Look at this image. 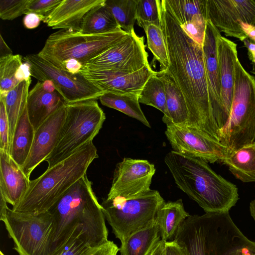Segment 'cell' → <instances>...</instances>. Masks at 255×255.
I'll list each match as a JSON object with an SVG mask.
<instances>
[{
  "mask_svg": "<svg viewBox=\"0 0 255 255\" xmlns=\"http://www.w3.org/2000/svg\"><path fill=\"white\" fill-rule=\"evenodd\" d=\"M66 104L57 91L48 92L44 89L42 82L38 81L29 92L26 104L29 119L34 130Z\"/></svg>",
  "mask_w": 255,
  "mask_h": 255,
  "instance_id": "603a6c76",
  "label": "cell"
},
{
  "mask_svg": "<svg viewBox=\"0 0 255 255\" xmlns=\"http://www.w3.org/2000/svg\"><path fill=\"white\" fill-rule=\"evenodd\" d=\"M190 215L185 211L182 199L164 202L157 211L155 218L161 239L173 241L179 228Z\"/></svg>",
  "mask_w": 255,
  "mask_h": 255,
  "instance_id": "d4e9b609",
  "label": "cell"
},
{
  "mask_svg": "<svg viewBox=\"0 0 255 255\" xmlns=\"http://www.w3.org/2000/svg\"><path fill=\"white\" fill-rule=\"evenodd\" d=\"M22 62V57L19 54L0 58V97H4L19 83L15 75Z\"/></svg>",
  "mask_w": 255,
  "mask_h": 255,
  "instance_id": "e575fe53",
  "label": "cell"
},
{
  "mask_svg": "<svg viewBox=\"0 0 255 255\" xmlns=\"http://www.w3.org/2000/svg\"><path fill=\"white\" fill-rule=\"evenodd\" d=\"M139 103L153 107L167 114L164 86L156 72L151 75L144 84L139 96Z\"/></svg>",
  "mask_w": 255,
  "mask_h": 255,
  "instance_id": "1f68e13d",
  "label": "cell"
},
{
  "mask_svg": "<svg viewBox=\"0 0 255 255\" xmlns=\"http://www.w3.org/2000/svg\"><path fill=\"white\" fill-rule=\"evenodd\" d=\"M164 161L177 187L205 213L229 212L237 202L236 186L217 174L204 160L172 150Z\"/></svg>",
  "mask_w": 255,
  "mask_h": 255,
  "instance_id": "277c9868",
  "label": "cell"
},
{
  "mask_svg": "<svg viewBox=\"0 0 255 255\" xmlns=\"http://www.w3.org/2000/svg\"><path fill=\"white\" fill-rule=\"evenodd\" d=\"M248 55L253 65V70L251 72L255 74V52L248 51Z\"/></svg>",
  "mask_w": 255,
  "mask_h": 255,
  "instance_id": "f5cc1de1",
  "label": "cell"
},
{
  "mask_svg": "<svg viewBox=\"0 0 255 255\" xmlns=\"http://www.w3.org/2000/svg\"><path fill=\"white\" fill-rule=\"evenodd\" d=\"M165 255H187L185 250L175 241H165Z\"/></svg>",
  "mask_w": 255,
  "mask_h": 255,
  "instance_id": "f6af8a7d",
  "label": "cell"
},
{
  "mask_svg": "<svg viewBox=\"0 0 255 255\" xmlns=\"http://www.w3.org/2000/svg\"><path fill=\"white\" fill-rule=\"evenodd\" d=\"M164 200L155 190L136 197H115L103 199L101 204L105 219L121 242L132 233L152 224Z\"/></svg>",
  "mask_w": 255,
  "mask_h": 255,
  "instance_id": "9c48e42d",
  "label": "cell"
},
{
  "mask_svg": "<svg viewBox=\"0 0 255 255\" xmlns=\"http://www.w3.org/2000/svg\"><path fill=\"white\" fill-rule=\"evenodd\" d=\"M65 118L55 148L46 158L48 168L64 160L93 141L106 120L96 100L66 104Z\"/></svg>",
  "mask_w": 255,
  "mask_h": 255,
  "instance_id": "52a82bcc",
  "label": "cell"
},
{
  "mask_svg": "<svg viewBox=\"0 0 255 255\" xmlns=\"http://www.w3.org/2000/svg\"><path fill=\"white\" fill-rule=\"evenodd\" d=\"M63 0H30L25 14L35 13L41 16L44 22L46 17L62 2Z\"/></svg>",
  "mask_w": 255,
  "mask_h": 255,
  "instance_id": "74e56055",
  "label": "cell"
},
{
  "mask_svg": "<svg viewBox=\"0 0 255 255\" xmlns=\"http://www.w3.org/2000/svg\"><path fill=\"white\" fill-rule=\"evenodd\" d=\"M83 65L75 59H70L64 61L61 69L68 71L73 74H79Z\"/></svg>",
  "mask_w": 255,
  "mask_h": 255,
  "instance_id": "b9f144b4",
  "label": "cell"
},
{
  "mask_svg": "<svg viewBox=\"0 0 255 255\" xmlns=\"http://www.w3.org/2000/svg\"><path fill=\"white\" fill-rule=\"evenodd\" d=\"M30 180L10 154L0 150V193L15 206L28 189Z\"/></svg>",
  "mask_w": 255,
  "mask_h": 255,
  "instance_id": "7402d4cb",
  "label": "cell"
},
{
  "mask_svg": "<svg viewBox=\"0 0 255 255\" xmlns=\"http://www.w3.org/2000/svg\"><path fill=\"white\" fill-rule=\"evenodd\" d=\"M240 25L247 37L255 43V26L244 22H241Z\"/></svg>",
  "mask_w": 255,
  "mask_h": 255,
  "instance_id": "bcb514c9",
  "label": "cell"
},
{
  "mask_svg": "<svg viewBox=\"0 0 255 255\" xmlns=\"http://www.w3.org/2000/svg\"><path fill=\"white\" fill-rule=\"evenodd\" d=\"M136 20L144 30L149 25L161 27L159 0H136Z\"/></svg>",
  "mask_w": 255,
  "mask_h": 255,
  "instance_id": "d590c367",
  "label": "cell"
},
{
  "mask_svg": "<svg viewBox=\"0 0 255 255\" xmlns=\"http://www.w3.org/2000/svg\"><path fill=\"white\" fill-rule=\"evenodd\" d=\"M92 185L86 174L48 210L54 219L50 255H58L78 238L92 248L108 241L106 219Z\"/></svg>",
  "mask_w": 255,
  "mask_h": 255,
  "instance_id": "7a4b0ae2",
  "label": "cell"
},
{
  "mask_svg": "<svg viewBox=\"0 0 255 255\" xmlns=\"http://www.w3.org/2000/svg\"><path fill=\"white\" fill-rule=\"evenodd\" d=\"M148 48L153 56V60L159 62V71L166 70L169 65L167 47L161 27L149 25L144 30Z\"/></svg>",
  "mask_w": 255,
  "mask_h": 255,
  "instance_id": "836d02e7",
  "label": "cell"
},
{
  "mask_svg": "<svg viewBox=\"0 0 255 255\" xmlns=\"http://www.w3.org/2000/svg\"><path fill=\"white\" fill-rule=\"evenodd\" d=\"M93 248L86 241L78 238L67 244L57 255H87Z\"/></svg>",
  "mask_w": 255,
  "mask_h": 255,
  "instance_id": "ab89813d",
  "label": "cell"
},
{
  "mask_svg": "<svg viewBox=\"0 0 255 255\" xmlns=\"http://www.w3.org/2000/svg\"><path fill=\"white\" fill-rule=\"evenodd\" d=\"M148 255H165V241H158Z\"/></svg>",
  "mask_w": 255,
  "mask_h": 255,
  "instance_id": "7dc6e473",
  "label": "cell"
},
{
  "mask_svg": "<svg viewBox=\"0 0 255 255\" xmlns=\"http://www.w3.org/2000/svg\"><path fill=\"white\" fill-rule=\"evenodd\" d=\"M30 65L27 62L24 61L17 69L15 78L19 82L31 79Z\"/></svg>",
  "mask_w": 255,
  "mask_h": 255,
  "instance_id": "ee69618b",
  "label": "cell"
},
{
  "mask_svg": "<svg viewBox=\"0 0 255 255\" xmlns=\"http://www.w3.org/2000/svg\"><path fill=\"white\" fill-rule=\"evenodd\" d=\"M105 5L122 30L128 34L134 31L136 20V0H106Z\"/></svg>",
  "mask_w": 255,
  "mask_h": 255,
  "instance_id": "d6a6232c",
  "label": "cell"
},
{
  "mask_svg": "<svg viewBox=\"0 0 255 255\" xmlns=\"http://www.w3.org/2000/svg\"><path fill=\"white\" fill-rule=\"evenodd\" d=\"M31 79L23 81L9 90L3 100L9 125V147L17 123L25 110Z\"/></svg>",
  "mask_w": 255,
  "mask_h": 255,
  "instance_id": "f546056e",
  "label": "cell"
},
{
  "mask_svg": "<svg viewBox=\"0 0 255 255\" xmlns=\"http://www.w3.org/2000/svg\"><path fill=\"white\" fill-rule=\"evenodd\" d=\"M7 202L1 193H0V220L1 221L5 217L8 207Z\"/></svg>",
  "mask_w": 255,
  "mask_h": 255,
  "instance_id": "681fc988",
  "label": "cell"
},
{
  "mask_svg": "<svg viewBox=\"0 0 255 255\" xmlns=\"http://www.w3.org/2000/svg\"><path fill=\"white\" fill-rule=\"evenodd\" d=\"M221 79V98L226 124L231 112L234 90L235 64L238 59L237 45L221 35L217 41Z\"/></svg>",
  "mask_w": 255,
  "mask_h": 255,
  "instance_id": "ffe728a7",
  "label": "cell"
},
{
  "mask_svg": "<svg viewBox=\"0 0 255 255\" xmlns=\"http://www.w3.org/2000/svg\"><path fill=\"white\" fill-rule=\"evenodd\" d=\"M12 54V51L0 35V58Z\"/></svg>",
  "mask_w": 255,
  "mask_h": 255,
  "instance_id": "c3c4849f",
  "label": "cell"
},
{
  "mask_svg": "<svg viewBox=\"0 0 255 255\" xmlns=\"http://www.w3.org/2000/svg\"><path fill=\"white\" fill-rule=\"evenodd\" d=\"M106 0H63L46 17L44 22L53 29L80 31L86 14Z\"/></svg>",
  "mask_w": 255,
  "mask_h": 255,
  "instance_id": "44dd1931",
  "label": "cell"
},
{
  "mask_svg": "<svg viewBox=\"0 0 255 255\" xmlns=\"http://www.w3.org/2000/svg\"><path fill=\"white\" fill-rule=\"evenodd\" d=\"M221 32L210 20L206 26L202 48L213 116L218 129L226 125L221 98V79L217 54V41Z\"/></svg>",
  "mask_w": 255,
  "mask_h": 255,
  "instance_id": "e0dca14e",
  "label": "cell"
},
{
  "mask_svg": "<svg viewBox=\"0 0 255 255\" xmlns=\"http://www.w3.org/2000/svg\"><path fill=\"white\" fill-rule=\"evenodd\" d=\"M255 139V77L238 59L230 115L219 132V141L232 151L253 142Z\"/></svg>",
  "mask_w": 255,
  "mask_h": 255,
  "instance_id": "8992f818",
  "label": "cell"
},
{
  "mask_svg": "<svg viewBox=\"0 0 255 255\" xmlns=\"http://www.w3.org/2000/svg\"><path fill=\"white\" fill-rule=\"evenodd\" d=\"M0 255H5L2 252V251H0Z\"/></svg>",
  "mask_w": 255,
  "mask_h": 255,
  "instance_id": "11a10c76",
  "label": "cell"
},
{
  "mask_svg": "<svg viewBox=\"0 0 255 255\" xmlns=\"http://www.w3.org/2000/svg\"><path fill=\"white\" fill-rule=\"evenodd\" d=\"M243 42L248 49V51L255 52V43L250 40L248 38L245 39Z\"/></svg>",
  "mask_w": 255,
  "mask_h": 255,
  "instance_id": "816d5d0a",
  "label": "cell"
},
{
  "mask_svg": "<svg viewBox=\"0 0 255 255\" xmlns=\"http://www.w3.org/2000/svg\"><path fill=\"white\" fill-rule=\"evenodd\" d=\"M165 134L173 151L207 163L221 161L231 152L208 134L190 127L167 126Z\"/></svg>",
  "mask_w": 255,
  "mask_h": 255,
  "instance_id": "7c38bea8",
  "label": "cell"
},
{
  "mask_svg": "<svg viewBox=\"0 0 255 255\" xmlns=\"http://www.w3.org/2000/svg\"><path fill=\"white\" fill-rule=\"evenodd\" d=\"M161 240L156 220L150 225L142 228L121 242V255H148Z\"/></svg>",
  "mask_w": 255,
  "mask_h": 255,
  "instance_id": "484cf974",
  "label": "cell"
},
{
  "mask_svg": "<svg viewBox=\"0 0 255 255\" xmlns=\"http://www.w3.org/2000/svg\"><path fill=\"white\" fill-rule=\"evenodd\" d=\"M155 172L154 164L143 159L125 157L117 164L107 198H131L149 190Z\"/></svg>",
  "mask_w": 255,
  "mask_h": 255,
  "instance_id": "9a60e30c",
  "label": "cell"
},
{
  "mask_svg": "<svg viewBox=\"0 0 255 255\" xmlns=\"http://www.w3.org/2000/svg\"><path fill=\"white\" fill-rule=\"evenodd\" d=\"M42 82L44 89L49 92H53L56 90L55 86L53 82L50 80H46Z\"/></svg>",
  "mask_w": 255,
  "mask_h": 255,
  "instance_id": "f907efd6",
  "label": "cell"
},
{
  "mask_svg": "<svg viewBox=\"0 0 255 255\" xmlns=\"http://www.w3.org/2000/svg\"><path fill=\"white\" fill-rule=\"evenodd\" d=\"M99 99L103 105L119 111L150 128L139 105L138 95L104 93Z\"/></svg>",
  "mask_w": 255,
  "mask_h": 255,
  "instance_id": "4dcf8cb0",
  "label": "cell"
},
{
  "mask_svg": "<svg viewBox=\"0 0 255 255\" xmlns=\"http://www.w3.org/2000/svg\"><path fill=\"white\" fill-rule=\"evenodd\" d=\"M22 60L29 63L31 75L38 81L52 80L66 104L97 100L103 94L81 74H73L58 68L37 54L27 55Z\"/></svg>",
  "mask_w": 255,
  "mask_h": 255,
  "instance_id": "8fae6325",
  "label": "cell"
},
{
  "mask_svg": "<svg viewBox=\"0 0 255 255\" xmlns=\"http://www.w3.org/2000/svg\"><path fill=\"white\" fill-rule=\"evenodd\" d=\"M221 161L242 182H255V141L232 151Z\"/></svg>",
  "mask_w": 255,
  "mask_h": 255,
  "instance_id": "83f0119b",
  "label": "cell"
},
{
  "mask_svg": "<svg viewBox=\"0 0 255 255\" xmlns=\"http://www.w3.org/2000/svg\"><path fill=\"white\" fill-rule=\"evenodd\" d=\"M30 0H0V17L3 20H13L25 14Z\"/></svg>",
  "mask_w": 255,
  "mask_h": 255,
  "instance_id": "8d00e7d4",
  "label": "cell"
},
{
  "mask_svg": "<svg viewBox=\"0 0 255 255\" xmlns=\"http://www.w3.org/2000/svg\"><path fill=\"white\" fill-rule=\"evenodd\" d=\"M9 125L5 104L0 99V150L9 153Z\"/></svg>",
  "mask_w": 255,
  "mask_h": 255,
  "instance_id": "f35d334b",
  "label": "cell"
},
{
  "mask_svg": "<svg viewBox=\"0 0 255 255\" xmlns=\"http://www.w3.org/2000/svg\"><path fill=\"white\" fill-rule=\"evenodd\" d=\"M42 20L43 18L41 16L30 13L25 14L23 19V23L25 28L31 29L37 27Z\"/></svg>",
  "mask_w": 255,
  "mask_h": 255,
  "instance_id": "7bdbcfd3",
  "label": "cell"
},
{
  "mask_svg": "<svg viewBox=\"0 0 255 255\" xmlns=\"http://www.w3.org/2000/svg\"><path fill=\"white\" fill-rule=\"evenodd\" d=\"M34 133L26 107L17 123L9 147L11 157L21 167L30 153Z\"/></svg>",
  "mask_w": 255,
  "mask_h": 255,
  "instance_id": "4316f807",
  "label": "cell"
},
{
  "mask_svg": "<svg viewBox=\"0 0 255 255\" xmlns=\"http://www.w3.org/2000/svg\"><path fill=\"white\" fill-rule=\"evenodd\" d=\"M121 29L113 14L105 2L92 8L86 14L79 32L83 34H101Z\"/></svg>",
  "mask_w": 255,
  "mask_h": 255,
  "instance_id": "f1b7e54d",
  "label": "cell"
},
{
  "mask_svg": "<svg viewBox=\"0 0 255 255\" xmlns=\"http://www.w3.org/2000/svg\"><path fill=\"white\" fill-rule=\"evenodd\" d=\"M98 157L93 141L85 144L30 181L26 192L12 209L23 213L48 211L73 184L87 174L90 165Z\"/></svg>",
  "mask_w": 255,
  "mask_h": 255,
  "instance_id": "5b68a950",
  "label": "cell"
},
{
  "mask_svg": "<svg viewBox=\"0 0 255 255\" xmlns=\"http://www.w3.org/2000/svg\"><path fill=\"white\" fill-rule=\"evenodd\" d=\"M145 47L144 37L138 36L134 30L117 44L84 65L135 72L150 65Z\"/></svg>",
  "mask_w": 255,
  "mask_h": 255,
  "instance_id": "4fadbf2b",
  "label": "cell"
},
{
  "mask_svg": "<svg viewBox=\"0 0 255 255\" xmlns=\"http://www.w3.org/2000/svg\"><path fill=\"white\" fill-rule=\"evenodd\" d=\"M66 115L65 106L50 116L35 130L32 147L21 167L29 179L33 170L53 151L58 140Z\"/></svg>",
  "mask_w": 255,
  "mask_h": 255,
  "instance_id": "ac0fdd59",
  "label": "cell"
},
{
  "mask_svg": "<svg viewBox=\"0 0 255 255\" xmlns=\"http://www.w3.org/2000/svg\"><path fill=\"white\" fill-rule=\"evenodd\" d=\"M159 6L169 60L168 67L164 71L174 80L184 97L188 113V126L201 130L219 141L202 45L185 33L162 0H159Z\"/></svg>",
  "mask_w": 255,
  "mask_h": 255,
  "instance_id": "6da1fadb",
  "label": "cell"
},
{
  "mask_svg": "<svg viewBox=\"0 0 255 255\" xmlns=\"http://www.w3.org/2000/svg\"><path fill=\"white\" fill-rule=\"evenodd\" d=\"M155 73L150 65L129 72L118 69L89 67L83 65L79 73L103 93L139 96L146 81Z\"/></svg>",
  "mask_w": 255,
  "mask_h": 255,
  "instance_id": "2e32d148",
  "label": "cell"
},
{
  "mask_svg": "<svg viewBox=\"0 0 255 255\" xmlns=\"http://www.w3.org/2000/svg\"><path fill=\"white\" fill-rule=\"evenodd\" d=\"M128 34L122 29L94 35L60 29L49 36L37 54L60 69L62 63L70 59H75L85 65Z\"/></svg>",
  "mask_w": 255,
  "mask_h": 255,
  "instance_id": "ba28073f",
  "label": "cell"
},
{
  "mask_svg": "<svg viewBox=\"0 0 255 255\" xmlns=\"http://www.w3.org/2000/svg\"><path fill=\"white\" fill-rule=\"evenodd\" d=\"M185 33L203 44L208 20L207 0H162Z\"/></svg>",
  "mask_w": 255,
  "mask_h": 255,
  "instance_id": "d6986e66",
  "label": "cell"
},
{
  "mask_svg": "<svg viewBox=\"0 0 255 255\" xmlns=\"http://www.w3.org/2000/svg\"><path fill=\"white\" fill-rule=\"evenodd\" d=\"M208 20L226 36L243 41L248 37L241 22L255 26V0H207Z\"/></svg>",
  "mask_w": 255,
  "mask_h": 255,
  "instance_id": "5bb4252c",
  "label": "cell"
},
{
  "mask_svg": "<svg viewBox=\"0 0 255 255\" xmlns=\"http://www.w3.org/2000/svg\"><path fill=\"white\" fill-rule=\"evenodd\" d=\"M173 240L187 255H255V242L243 234L229 212L190 215Z\"/></svg>",
  "mask_w": 255,
  "mask_h": 255,
  "instance_id": "3957f363",
  "label": "cell"
},
{
  "mask_svg": "<svg viewBox=\"0 0 255 255\" xmlns=\"http://www.w3.org/2000/svg\"><path fill=\"white\" fill-rule=\"evenodd\" d=\"M119 248L114 242L108 240L105 243L93 248L87 255H117Z\"/></svg>",
  "mask_w": 255,
  "mask_h": 255,
  "instance_id": "60d3db41",
  "label": "cell"
},
{
  "mask_svg": "<svg viewBox=\"0 0 255 255\" xmlns=\"http://www.w3.org/2000/svg\"><path fill=\"white\" fill-rule=\"evenodd\" d=\"M1 221L19 255H50L54 227L50 212L23 213L8 208Z\"/></svg>",
  "mask_w": 255,
  "mask_h": 255,
  "instance_id": "30bf717a",
  "label": "cell"
},
{
  "mask_svg": "<svg viewBox=\"0 0 255 255\" xmlns=\"http://www.w3.org/2000/svg\"><path fill=\"white\" fill-rule=\"evenodd\" d=\"M250 211L251 215L255 221V199L252 200L250 203Z\"/></svg>",
  "mask_w": 255,
  "mask_h": 255,
  "instance_id": "db71d44e",
  "label": "cell"
},
{
  "mask_svg": "<svg viewBox=\"0 0 255 255\" xmlns=\"http://www.w3.org/2000/svg\"><path fill=\"white\" fill-rule=\"evenodd\" d=\"M164 84L167 114L162 119L166 126H188V113L184 97L174 80L164 71L156 72Z\"/></svg>",
  "mask_w": 255,
  "mask_h": 255,
  "instance_id": "cb8c5ba5",
  "label": "cell"
}]
</instances>
